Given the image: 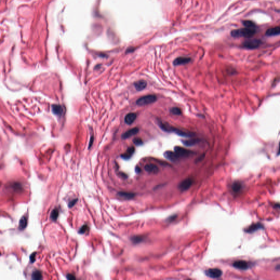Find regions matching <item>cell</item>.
Here are the masks:
<instances>
[{"label":"cell","instance_id":"cell-1","mask_svg":"<svg viewBox=\"0 0 280 280\" xmlns=\"http://www.w3.org/2000/svg\"><path fill=\"white\" fill-rule=\"evenodd\" d=\"M158 124L159 126L160 127V128L163 130H164V131L168 132H174L180 136L185 137V138H191V137H193L195 135V134L194 133L187 132V131H184L183 130H181L177 128L172 127V126L170 125L169 124H166L165 123H162V122H159Z\"/></svg>","mask_w":280,"mask_h":280},{"label":"cell","instance_id":"cell-2","mask_svg":"<svg viewBox=\"0 0 280 280\" xmlns=\"http://www.w3.org/2000/svg\"><path fill=\"white\" fill-rule=\"evenodd\" d=\"M255 33L256 30L254 29L245 27L233 30L231 32V35L234 37L251 38L253 36Z\"/></svg>","mask_w":280,"mask_h":280},{"label":"cell","instance_id":"cell-3","mask_svg":"<svg viewBox=\"0 0 280 280\" xmlns=\"http://www.w3.org/2000/svg\"><path fill=\"white\" fill-rule=\"evenodd\" d=\"M157 99V96L155 95H145L141 97L136 101V104L138 106H145L153 104L156 101Z\"/></svg>","mask_w":280,"mask_h":280},{"label":"cell","instance_id":"cell-4","mask_svg":"<svg viewBox=\"0 0 280 280\" xmlns=\"http://www.w3.org/2000/svg\"><path fill=\"white\" fill-rule=\"evenodd\" d=\"M262 44V41L258 39H249L245 41L243 43V47L249 49H253L259 47Z\"/></svg>","mask_w":280,"mask_h":280},{"label":"cell","instance_id":"cell-5","mask_svg":"<svg viewBox=\"0 0 280 280\" xmlns=\"http://www.w3.org/2000/svg\"><path fill=\"white\" fill-rule=\"evenodd\" d=\"M174 152L178 154V155L181 158H187L190 156L191 154L194 153L190 150L185 149L180 146H176L174 148Z\"/></svg>","mask_w":280,"mask_h":280},{"label":"cell","instance_id":"cell-6","mask_svg":"<svg viewBox=\"0 0 280 280\" xmlns=\"http://www.w3.org/2000/svg\"><path fill=\"white\" fill-rule=\"evenodd\" d=\"M205 274L206 276L213 278V279H217L221 277L222 275V270H221L217 268H213L207 270L205 271Z\"/></svg>","mask_w":280,"mask_h":280},{"label":"cell","instance_id":"cell-7","mask_svg":"<svg viewBox=\"0 0 280 280\" xmlns=\"http://www.w3.org/2000/svg\"><path fill=\"white\" fill-rule=\"evenodd\" d=\"M233 266L238 269L245 270L249 269L251 266H250V264L247 261L240 260L235 261L233 264Z\"/></svg>","mask_w":280,"mask_h":280},{"label":"cell","instance_id":"cell-8","mask_svg":"<svg viewBox=\"0 0 280 280\" xmlns=\"http://www.w3.org/2000/svg\"><path fill=\"white\" fill-rule=\"evenodd\" d=\"M264 228V225L261 224L260 223H257L255 224H252L249 227L247 228L246 229H245V232L246 233H253L254 232L257 231L258 230L263 229Z\"/></svg>","mask_w":280,"mask_h":280},{"label":"cell","instance_id":"cell-9","mask_svg":"<svg viewBox=\"0 0 280 280\" xmlns=\"http://www.w3.org/2000/svg\"><path fill=\"white\" fill-rule=\"evenodd\" d=\"M193 181L190 178H187L180 183L179 189L182 191L188 190L192 185Z\"/></svg>","mask_w":280,"mask_h":280},{"label":"cell","instance_id":"cell-10","mask_svg":"<svg viewBox=\"0 0 280 280\" xmlns=\"http://www.w3.org/2000/svg\"><path fill=\"white\" fill-rule=\"evenodd\" d=\"M190 61H191V59L190 58L185 57H180L176 59L174 61L173 63L174 66H180V65L187 64L190 63Z\"/></svg>","mask_w":280,"mask_h":280},{"label":"cell","instance_id":"cell-11","mask_svg":"<svg viewBox=\"0 0 280 280\" xmlns=\"http://www.w3.org/2000/svg\"><path fill=\"white\" fill-rule=\"evenodd\" d=\"M164 157L171 161H176L180 158V157L175 152L166 151L164 154Z\"/></svg>","mask_w":280,"mask_h":280},{"label":"cell","instance_id":"cell-12","mask_svg":"<svg viewBox=\"0 0 280 280\" xmlns=\"http://www.w3.org/2000/svg\"><path fill=\"white\" fill-rule=\"evenodd\" d=\"M139 131V129L138 127H134L132 129H131L130 130H127V131L124 132L122 135V138L123 139H127L128 138H130L132 136H134L136 135Z\"/></svg>","mask_w":280,"mask_h":280},{"label":"cell","instance_id":"cell-13","mask_svg":"<svg viewBox=\"0 0 280 280\" xmlns=\"http://www.w3.org/2000/svg\"><path fill=\"white\" fill-rule=\"evenodd\" d=\"M265 35L267 36H275L280 35V27H276L270 28L266 30Z\"/></svg>","mask_w":280,"mask_h":280},{"label":"cell","instance_id":"cell-14","mask_svg":"<svg viewBox=\"0 0 280 280\" xmlns=\"http://www.w3.org/2000/svg\"><path fill=\"white\" fill-rule=\"evenodd\" d=\"M53 113L58 116H61L64 113L63 107L60 105H53L52 106Z\"/></svg>","mask_w":280,"mask_h":280},{"label":"cell","instance_id":"cell-15","mask_svg":"<svg viewBox=\"0 0 280 280\" xmlns=\"http://www.w3.org/2000/svg\"><path fill=\"white\" fill-rule=\"evenodd\" d=\"M137 118V115L135 113H130L126 115L125 117V122L128 125L132 124Z\"/></svg>","mask_w":280,"mask_h":280},{"label":"cell","instance_id":"cell-16","mask_svg":"<svg viewBox=\"0 0 280 280\" xmlns=\"http://www.w3.org/2000/svg\"><path fill=\"white\" fill-rule=\"evenodd\" d=\"M144 169L149 173L157 174L159 172L158 167L154 164H147L144 166Z\"/></svg>","mask_w":280,"mask_h":280},{"label":"cell","instance_id":"cell-17","mask_svg":"<svg viewBox=\"0 0 280 280\" xmlns=\"http://www.w3.org/2000/svg\"><path fill=\"white\" fill-rule=\"evenodd\" d=\"M147 82L143 80H140L134 83V87L138 91H142L144 90L147 87Z\"/></svg>","mask_w":280,"mask_h":280},{"label":"cell","instance_id":"cell-18","mask_svg":"<svg viewBox=\"0 0 280 280\" xmlns=\"http://www.w3.org/2000/svg\"><path fill=\"white\" fill-rule=\"evenodd\" d=\"M135 151V149L134 147H130L129 148H127V151L124 154H123L121 155L122 158L127 160L129 159L132 156V155L134 153Z\"/></svg>","mask_w":280,"mask_h":280},{"label":"cell","instance_id":"cell-19","mask_svg":"<svg viewBox=\"0 0 280 280\" xmlns=\"http://www.w3.org/2000/svg\"><path fill=\"white\" fill-rule=\"evenodd\" d=\"M118 196H119L120 198H122L123 199L129 200L131 199L134 198L135 196V194L132 193H129V192H125V191H120L118 193Z\"/></svg>","mask_w":280,"mask_h":280},{"label":"cell","instance_id":"cell-20","mask_svg":"<svg viewBox=\"0 0 280 280\" xmlns=\"http://www.w3.org/2000/svg\"><path fill=\"white\" fill-rule=\"evenodd\" d=\"M200 142V140H198V139H189V140H182V142L183 143V144L184 145H185V146H188V147H190V146H194L197 143H199Z\"/></svg>","mask_w":280,"mask_h":280},{"label":"cell","instance_id":"cell-21","mask_svg":"<svg viewBox=\"0 0 280 280\" xmlns=\"http://www.w3.org/2000/svg\"><path fill=\"white\" fill-rule=\"evenodd\" d=\"M27 224V219L25 216H23L21 218L20 221H19V228L20 229L23 230V229L26 228Z\"/></svg>","mask_w":280,"mask_h":280},{"label":"cell","instance_id":"cell-22","mask_svg":"<svg viewBox=\"0 0 280 280\" xmlns=\"http://www.w3.org/2000/svg\"><path fill=\"white\" fill-rule=\"evenodd\" d=\"M32 279L33 280H41L42 279V275L40 271H35L32 274Z\"/></svg>","mask_w":280,"mask_h":280},{"label":"cell","instance_id":"cell-23","mask_svg":"<svg viewBox=\"0 0 280 280\" xmlns=\"http://www.w3.org/2000/svg\"><path fill=\"white\" fill-rule=\"evenodd\" d=\"M232 188H233V191L234 192L237 193V192L240 191L241 189H242V185L239 182H235L233 183Z\"/></svg>","mask_w":280,"mask_h":280},{"label":"cell","instance_id":"cell-24","mask_svg":"<svg viewBox=\"0 0 280 280\" xmlns=\"http://www.w3.org/2000/svg\"><path fill=\"white\" fill-rule=\"evenodd\" d=\"M243 25L247 28L254 29L256 27L255 24L251 20H245L243 21Z\"/></svg>","mask_w":280,"mask_h":280},{"label":"cell","instance_id":"cell-25","mask_svg":"<svg viewBox=\"0 0 280 280\" xmlns=\"http://www.w3.org/2000/svg\"><path fill=\"white\" fill-rule=\"evenodd\" d=\"M59 211L58 210L57 208H55V209L53 210L52 213H51L50 218L53 221H55L57 219L59 216Z\"/></svg>","mask_w":280,"mask_h":280},{"label":"cell","instance_id":"cell-26","mask_svg":"<svg viewBox=\"0 0 280 280\" xmlns=\"http://www.w3.org/2000/svg\"><path fill=\"white\" fill-rule=\"evenodd\" d=\"M170 112H171V113H172L173 114H174V115H177V116L181 115V114H182V111H181V110L180 109V108L177 107H172V108H171V110H170Z\"/></svg>","mask_w":280,"mask_h":280},{"label":"cell","instance_id":"cell-27","mask_svg":"<svg viewBox=\"0 0 280 280\" xmlns=\"http://www.w3.org/2000/svg\"><path fill=\"white\" fill-rule=\"evenodd\" d=\"M88 230H89L88 226L87 225H84L80 228V229L78 231V233L80 234H83L86 233L87 232H88Z\"/></svg>","mask_w":280,"mask_h":280},{"label":"cell","instance_id":"cell-28","mask_svg":"<svg viewBox=\"0 0 280 280\" xmlns=\"http://www.w3.org/2000/svg\"><path fill=\"white\" fill-rule=\"evenodd\" d=\"M142 240L143 238L140 236H134L131 238V241L135 243H139Z\"/></svg>","mask_w":280,"mask_h":280},{"label":"cell","instance_id":"cell-29","mask_svg":"<svg viewBox=\"0 0 280 280\" xmlns=\"http://www.w3.org/2000/svg\"><path fill=\"white\" fill-rule=\"evenodd\" d=\"M133 142L136 146H141L143 144L142 140L140 138H135L134 139Z\"/></svg>","mask_w":280,"mask_h":280},{"label":"cell","instance_id":"cell-30","mask_svg":"<svg viewBox=\"0 0 280 280\" xmlns=\"http://www.w3.org/2000/svg\"><path fill=\"white\" fill-rule=\"evenodd\" d=\"M77 200H78V199H76L72 200V201H69V204H68V206H69V207H72L73 206H74V205L76 204Z\"/></svg>","mask_w":280,"mask_h":280},{"label":"cell","instance_id":"cell-31","mask_svg":"<svg viewBox=\"0 0 280 280\" xmlns=\"http://www.w3.org/2000/svg\"><path fill=\"white\" fill-rule=\"evenodd\" d=\"M36 252H34L31 255H30V261L32 263H33L35 261V259H36Z\"/></svg>","mask_w":280,"mask_h":280},{"label":"cell","instance_id":"cell-32","mask_svg":"<svg viewBox=\"0 0 280 280\" xmlns=\"http://www.w3.org/2000/svg\"><path fill=\"white\" fill-rule=\"evenodd\" d=\"M66 277H67V279H69V280H73V279H76L74 275H72V274H67Z\"/></svg>","mask_w":280,"mask_h":280},{"label":"cell","instance_id":"cell-33","mask_svg":"<svg viewBox=\"0 0 280 280\" xmlns=\"http://www.w3.org/2000/svg\"><path fill=\"white\" fill-rule=\"evenodd\" d=\"M135 171H136V173H140L141 172V169L140 167L138 166H137L136 168H135Z\"/></svg>","mask_w":280,"mask_h":280},{"label":"cell","instance_id":"cell-34","mask_svg":"<svg viewBox=\"0 0 280 280\" xmlns=\"http://www.w3.org/2000/svg\"><path fill=\"white\" fill-rule=\"evenodd\" d=\"M204 157H205V155H204V154L202 155L200 158H198V161H200V160H201L202 159H203V158H204Z\"/></svg>","mask_w":280,"mask_h":280},{"label":"cell","instance_id":"cell-35","mask_svg":"<svg viewBox=\"0 0 280 280\" xmlns=\"http://www.w3.org/2000/svg\"><path fill=\"white\" fill-rule=\"evenodd\" d=\"M176 216H172L171 217V218H169V219H168V220H169V221H172V220H174V218H176Z\"/></svg>","mask_w":280,"mask_h":280}]
</instances>
